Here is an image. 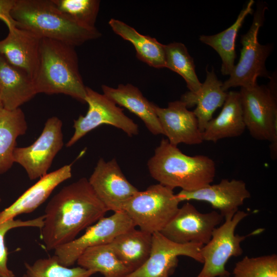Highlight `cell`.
Masks as SVG:
<instances>
[{
  "mask_svg": "<svg viewBox=\"0 0 277 277\" xmlns=\"http://www.w3.org/2000/svg\"><path fill=\"white\" fill-rule=\"evenodd\" d=\"M108 211L88 180L82 177L64 186L48 203L41 239L49 251L76 238L83 229L104 216Z\"/></svg>",
  "mask_w": 277,
  "mask_h": 277,
  "instance_id": "cell-1",
  "label": "cell"
},
{
  "mask_svg": "<svg viewBox=\"0 0 277 277\" xmlns=\"http://www.w3.org/2000/svg\"><path fill=\"white\" fill-rule=\"evenodd\" d=\"M147 167L151 176L159 184L187 191L211 184L216 171L211 158L204 155H187L165 138L155 148Z\"/></svg>",
  "mask_w": 277,
  "mask_h": 277,
  "instance_id": "cell-2",
  "label": "cell"
},
{
  "mask_svg": "<svg viewBox=\"0 0 277 277\" xmlns=\"http://www.w3.org/2000/svg\"><path fill=\"white\" fill-rule=\"evenodd\" d=\"M74 48L58 41L41 39L39 64L33 79L37 94H64L85 103L86 86Z\"/></svg>",
  "mask_w": 277,
  "mask_h": 277,
  "instance_id": "cell-3",
  "label": "cell"
},
{
  "mask_svg": "<svg viewBox=\"0 0 277 277\" xmlns=\"http://www.w3.org/2000/svg\"><path fill=\"white\" fill-rule=\"evenodd\" d=\"M11 15L17 27L74 47L101 35L96 28H86L71 20L52 0H15Z\"/></svg>",
  "mask_w": 277,
  "mask_h": 277,
  "instance_id": "cell-4",
  "label": "cell"
},
{
  "mask_svg": "<svg viewBox=\"0 0 277 277\" xmlns=\"http://www.w3.org/2000/svg\"><path fill=\"white\" fill-rule=\"evenodd\" d=\"M268 85L241 88L240 93L243 119L254 139L270 142L272 159L277 156V99L275 78Z\"/></svg>",
  "mask_w": 277,
  "mask_h": 277,
  "instance_id": "cell-5",
  "label": "cell"
},
{
  "mask_svg": "<svg viewBox=\"0 0 277 277\" xmlns=\"http://www.w3.org/2000/svg\"><path fill=\"white\" fill-rule=\"evenodd\" d=\"M180 203L173 189L159 183L137 192L126 203L123 211L135 227L152 234L160 232L172 219Z\"/></svg>",
  "mask_w": 277,
  "mask_h": 277,
  "instance_id": "cell-6",
  "label": "cell"
},
{
  "mask_svg": "<svg viewBox=\"0 0 277 277\" xmlns=\"http://www.w3.org/2000/svg\"><path fill=\"white\" fill-rule=\"evenodd\" d=\"M267 9L266 6L262 5L257 6L250 29L241 35L242 48L240 60L234 65L229 77L223 83L224 91L238 86L251 87L257 84L258 77H270L265 67V61L271 52V47L269 45H261L258 41L259 32L263 25Z\"/></svg>",
  "mask_w": 277,
  "mask_h": 277,
  "instance_id": "cell-7",
  "label": "cell"
},
{
  "mask_svg": "<svg viewBox=\"0 0 277 277\" xmlns=\"http://www.w3.org/2000/svg\"><path fill=\"white\" fill-rule=\"evenodd\" d=\"M248 215L247 212L239 210L214 229L210 240L201 248L203 266L196 277H221L230 274L226 264L231 257L242 254L241 244L247 236L235 234V228Z\"/></svg>",
  "mask_w": 277,
  "mask_h": 277,
  "instance_id": "cell-8",
  "label": "cell"
},
{
  "mask_svg": "<svg viewBox=\"0 0 277 277\" xmlns=\"http://www.w3.org/2000/svg\"><path fill=\"white\" fill-rule=\"evenodd\" d=\"M85 103L88 105L87 112L74 121V132L66 143L67 147H71L89 132L103 124L120 129L129 136L138 134L137 124L104 94L86 87Z\"/></svg>",
  "mask_w": 277,
  "mask_h": 277,
  "instance_id": "cell-9",
  "label": "cell"
},
{
  "mask_svg": "<svg viewBox=\"0 0 277 277\" xmlns=\"http://www.w3.org/2000/svg\"><path fill=\"white\" fill-rule=\"evenodd\" d=\"M62 126L58 117H50L33 144L15 148L14 162L25 169L30 180L40 179L48 173L54 157L64 146Z\"/></svg>",
  "mask_w": 277,
  "mask_h": 277,
  "instance_id": "cell-10",
  "label": "cell"
},
{
  "mask_svg": "<svg viewBox=\"0 0 277 277\" xmlns=\"http://www.w3.org/2000/svg\"><path fill=\"white\" fill-rule=\"evenodd\" d=\"M135 227L125 211L114 212L87 227L81 236L56 248L53 255L60 264L70 267L88 248L109 244L118 235Z\"/></svg>",
  "mask_w": 277,
  "mask_h": 277,
  "instance_id": "cell-11",
  "label": "cell"
},
{
  "mask_svg": "<svg viewBox=\"0 0 277 277\" xmlns=\"http://www.w3.org/2000/svg\"><path fill=\"white\" fill-rule=\"evenodd\" d=\"M223 216L216 211L202 213L187 202L160 232L170 241L180 244L197 243L203 245L210 240Z\"/></svg>",
  "mask_w": 277,
  "mask_h": 277,
  "instance_id": "cell-12",
  "label": "cell"
},
{
  "mask_svg": "<svg viewBox=\"0 0 277 277\" xmlns=\"http://www.w3.org/2000/svg\"><path fill=\"white\" fill-rule=\"evenodd\" d=\"M203 245L197 243L180 244L166 238L160 232L152 234L150 255L139 268L125 277H169L177 267L178 256L184 255L203 263L200 250Z\"/></svg>",
  "mask_w": 277,
  "mask_h": 277,
  "instance_id": "cell-13",
  "label": "cell"
},
{
  "mask_svg": "<svg viewBox=\"0 0 277 277\" xmlns=\"http://www.w3.org/2000/svg\"><path fill=\"white\" fill-rule=\"evenodd\" d=\"M88 181L108 211H123L126 203L139 190L122 171L115 159L106 162L100 158Z\"/></svg>",
  "mask_w": 277,
  "mask_h": 277,
  "instance_id": "cell-14",
  "label": "cell"
},
{
  "mask_svg": "<svg viewBox=\"0 0 277 277\" xmlns=\"http://www.w3.org/2000/svg\"><path fill=\"white\" fill-rule=\"evenodd\" d=\"M176 196L180 202L190 200L207 202L219 210L225 219L232 217L251 194L243 181L224 179L218 184H210L196 190H181Z\"/></svg>",
  "mask_w": 277,
  "mask_h": 277,
  "instance_id": "cell-15",
  "label": "cell"
},
{
  "mask_svg": "<svg viewBox=\"0 0 277 277\" xmlns=\"http://www.w3.org/2000/svg\"><path fill=\"white\" fill-rule=\"evenodd\" d=\"M154 109L163 135L171 144L177 146L181 143L192 145L203 142V132L194 113L182 101L170 102L166 108L154 104Z\"/></svg>",
  "mask_w": 277,
  "mask_h": 277,
  "instance_id": "cell-16",
  "label": "cell"
},
{
  "mask_svg": "<svg viewBox=\"0 0 277 277\" xmlns=\"http://www.w3.org/2000/svg\"><path fill=\"white\" fill-rule=\"evenodd\" d=\"M8 30L7 36L0 41V55L33 81L39 64L42 38L17 27Z\"/></svg>",
  "mask_w": 277,
  "mask_h": 277,
  "instance_id": "cell-17",
  "label": "cell"
},
{
  "mask_svg": "<svg viewBox=\"0 0 277 277\" xmlns=\"http://www.w3.org/2000/svg\"><path fill=\"white\" fill-rule=\"evenodd\" d=\"M71 166L72 164L64 165L41 177L14 202L0 212V223L36 210L60 184L72 176Z\"/></svg>",
  "mask_w": 277,
  "mask_h": 277,
  "instance_id": "cell-18",
  "label": "cell"
},
{
  "mask_svg": "<svg viewBox=\"0 0 277 277\" xmlns=\"http://www.w3.org/2000/svg\"><path fill=\"white\" fill-rule=\"evenodd\" d=\"M102 89L103 94L116 105L125 107L138 116L152 134H163L154 109V104L144 97L137 87L130 84H120L117 88L103 85Z\"/></svg>",
  "mask_w": 277,
  "mask_h": 277,
  "instance_id": "cell-19",
  "label": "cell"
},
{
  "mask_svg": "<svg viewBox=\"0 0 277 277\" xmlns=\"http://www.w3.org/2000/svg\"><path fill=\"white\" fill-rule=\"evenodd\" d=\"M223 83L217 77L214 69H206V77L200 91L196 94L190 91L184 93L181 101L187 107L196 106L193 111L203 132L206 125L212 118L215 111L223 105L227 92L222 89Z\"/></svg>",
  "mask_w": 277,
  "mask_h": 277,
  "instance_id": "cell-20",
  "label": "cell"
},
{
  "mask_svg": "<svg viewBox=\"0 0 277 277\" xmlns=\"http://www.w3.org/2000/svg\"><path fill=\"white\" fill-rule=\"evenodd\" d=\"M245 129L240 93L231 91L227 92L219 114L206 125L203 138L204 141L216 143L221 139L239 136Z\"/></svg>",
  "mask_w": 277,
  "mask_h": 277,
  "instance_id": "cell-21",
  "label": "cell"
},
{
  "mask_svg": "<svg viewBox=\"0 0 277 277\" xmlns=\"http://www.w3.org/2000/svg\"><path fill=\"white\" fill-rule=\"evenodd\" d=\"M0 93L4 109L12 110L37 93L33 81L0 55Z\"/></svg>",
  "mask_w": 277,
  "mask_h": 277,
  "instance_id": "cell-22",
  "label": "cell"
},
{
  "mask_svg": "<svg viewBox=\"0 0 277 277\" xmlns=\"http://www.w3.org/2000/svg\"><path fill=\"white\" fill-rule=\"evenodd\" d=\"M109 244L131 272L141 267L148 259L152 246V234L133 228L117 236Z\"/></svg>",
  "mask_w": 277,
  "mask_h": 277,
  "instance_id": "cell-23",
  "label": "cell"
},
{
  "mask_svg": "<svg viewBox=\"0 0 277 277\" xmlns=\"http://www.w3.org/2000/svg\"><path fill=\"white\" fill-rule=\"evenodd\" d=\"M28 125L25 114L19 108L0 112V174L8 171L14 162L16 140L25 134Z\"/></svg>",
  "mask_w": 277,
  "mask_h": 277,
  "instance_id": "cell-24",
  "label": "cell"
},
{
  "mask_svg": "<svg viewBox=\"0 0 277 277\" xmlns=\"http://www.w3.org/2000/svg\"><path fill=\"white\" fill-rule=\"evenodd\" d=\"M109 25L114 32L133 45L140 60L153 68H165V45L120 20L111 18Z\"/></svg>",
  "mask_w": 277,
  "mask_h": 277,
  "instance_id": "cell-25",
  "label": "cell"
},
{
  "mask_svg": "<svg viewBox=\"0 0 277 277\" xmlns=\"http://www.w3.org/2000/svg\"><path fill=\"white\" fill-rule=\"evenodd\" d=\"M253 4L254 1L250 0L241 10L235 22L226 30L214 35L200 36L201 42L212 47L219 54L223 75H229L235 65L236 37L245 17L252 13Z\"/></svg>",
  "mask_w": 277,
  "mask_h": 277,
  "instance_id": "cell-26",
  "label": "cell"
},
{
  "mask_svg": "<svg viewBox=\"0 0 277 277\" xmlns=\"http://www.w3.org/2000/svg\"><path fill=\"white\" fill-rule=\"evenodd\" d=\"M78 266L101 273L104 277H125L130 270L120 261L109 244L86 249L78 258Z\"/></svg>",
  "mask_w": 277,
  "mask_h": 277,
  "instance_id": "cell-27",
  "label": "cell"
},
{
  "mask_svg": "<svg viewBox=\"0 0 277 277\" xmlns=\"http://www.w3.org/2000/svg\"><path fill=\"white\" fill-rule=\"evenodd\" d=\"M165 68L180 75L185 81L190 92L196 94L201 88V83L195 73L193 59L186 46L181 43L165 45Z\"/></svg>",
  "mask_w": 277,
  "mask_h": 277,
  "instance_id": "cell-28",
  "label": "cell"
},
{
  "mask_svg": "<svg viewBox=\"0 0 277 277\" xmlns=\"http://www.w3.org/2000/svg\"><path fill=\"white\" fill-rule=\"evenodd\" d=\"M26 272L22 277H90L96 273L80 266L70 268L59 263L53 255L36 260L32 264L25 263Z\"/></svg>",
  "mask_w": 277,
  "mask_h": 277,
  "instance_id": "cell-29",
  "label": "cell"
},
{
  "mask_svg": "<svg viewBox=\"0 0 277 277\" xmlns=\"http://www.w3.org/2000/svg\"><path fill=\"white\" fill-rule=\"evenodd\" d=\"M64 15L79 25L95 28L100 1L98 0H52Z\"/></svg>",
  "mask_w": 277,
  "mask_h": 277,
  "instance_id": "cell-30",
  "label": "cell"
},
{
  "mask_svg": "<svg viewBox=\"0 0 277 277\" xmlns=\"http://www.w3.org/2000/svg\"><path fill=\"white\" fill-rule=\"evenodd\" d=\"M233 275V277H277V255L245 256L235 264Z\"/></svg>",
  "mask_w": 277,
  "mask_h": 277,
  "instance_id": "cell-31",
  "label": "cell"
},
{
  "mask_svg": "<svg viewBox=\"0 0 277 277\" xmlns=\"http://www.w3.org/2000/svg\"><path fill=\"white\" fill-rule=\"evenodd\" d=\"M44 215L23 221L11 219L0 223V277H15L13 272L7 265L8 249L5 243V236L10 230L19 227H36L41 229L43 225Z\"/></svg>",
  "mask_w": 277,
  "mask_h": 277,
  "instance_id": "cell-32",
  "label": "cell"
},
{
  "mask_svg": "<svg viewBox=\"0 0 277 277\" xmlns=\"http://www.w3.org/2000/svg\"><path fill=\"white\" fill-rule=\"evenodd\" d=\"M15 3V0H0V19L5 23L8 29L17 27L16 23L11 15Z\"/></svg>",
  "mask_w": 277,
  "mask_h": 277,
  "instance_id": "cell-33",
  "label": "cell"
},
{
  "mask_svg": "<svg viewBox=\"0 0 277 277\" xmlns=\"http://www.w3.org/2000/svg\"><path fill=\"white\" fill-rule=\"evenodd\" d=\"M4 109L3 103L1 97V95L0 93V112Z\"/></svg>",
  "mask_w": 277,
  "mask_h": 277,
  "instance_id": "cell-34",
  "label": "cell"
},
{
  "mask_svg": "<svg viewBox=\"0 0 277 277\" xmlns=\"http://www.w3.org/2000/svg\"><path fill=\"white\" fill-rule=\"evenodd\" d=\"M230 274H226V275H223L221 277H230Z\"/></svg>",
  "mask_w": 277,
  "mask_h": 277,
  "instance_id": "cell-35",
  "label": "cell"
},
{
  "mask_svg": "<svg viewBox=\"0 0 277 277\" xmlns=\"http://www.w3.org/2000/svg\"><path fill=\"white\" fill-rule=\"evenodd\" d=\"M1 201H2V199H1V196H0V203L1 202Z\"/></svg>",
  "mask_w": 277,
  "mask_h": 277,
  "instance_id": "cell-36",
  "label": "cell"
}]
</instances>
